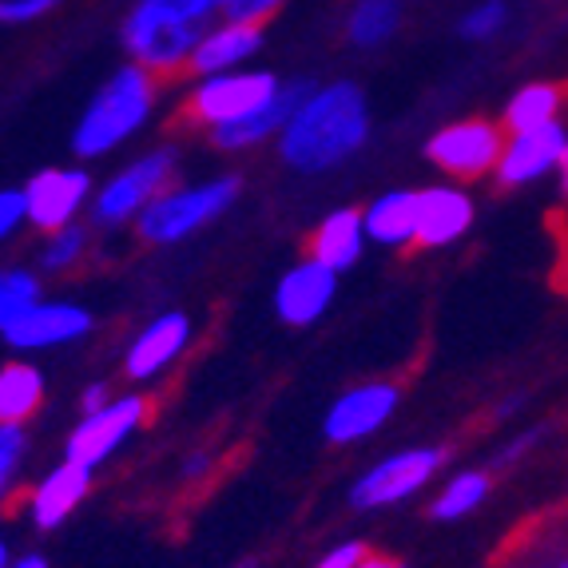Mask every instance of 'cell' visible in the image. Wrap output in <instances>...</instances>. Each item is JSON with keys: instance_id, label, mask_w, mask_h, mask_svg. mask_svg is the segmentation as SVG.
<instances>
[{"instance_id": "obj_6", "label": "cell", "mask_w": 568, "mask_h": 568, "mask_svg": "<svg viewBox=\"0 0 568 568\" xmlns=\"http://www.w3.org/2000/svg\"><path fill=\"white\" fill-rule=\"evenodd\" d=\"M505 152V135L497 123L489 120H462L449 123L434 140L426 143L429 163L454 175V180H481L489 171H497Z\"/></svg>"}, {"instance_id": "obj_30", "label": "cell", "mask_w": 568, "mask_h": 568, "mask_svg": "<svg viewBox=\"0 0 568 568\" xmlns=\"http://www.w3.org/2000/svg\"><path fill=\"white\" fill-rule=\"evenodd\" d=\"M20 457H24V429H20V426H0V497H4L12 474H17Z\"/></svg>"}, {"instance_id": "obj_2", "label": "cell", "mask_w": 568, "mask_h": 568, "mask_svg": "<svg viewBox=\"0 0 568 568\" xmlns=\"http://www.w3.org/2000/svg\"><path fill=\"white\" fill-rule=\"evenodd\" d=\"M155 88H160V77L148 72L143 64L120 68V72L95 92L88 112L80 115L77 135H72V148H77L80 160H100V155H108L112 148H120V143L152 115Z\"/></svg>"}, {"instance_id": "obj_24", "label": "cell", "mask_w": 568, "mask_h": 568, "mask_svg": "<svg viewBox=\"0 0 568 568\" xmlns=\"http://www.w3.org/2000/svg\"><path fill=\"white\" fill-rule=\"evenodd\" d=\"M398 24H402V0H358L346 32H351V44L378 48L398 32Z\"/></svg>"}, {"instance_id": "obj_4", "label": "cell", "mask_w": 568, "mask_h": 568, "mask_svg": "<svg viewBox=\"0 0 568 568\" xmlns=\"http://www.w3.org/2000/svg\"><path fill=\"white\" fill-rule=\"evenodd\" d=\"M278 88L283 84L271 72H219L187 95L180 120L187 128H223V123H235L266 108L278 95Z\"/></svg>"}, {"instance_id": "obj_9", "label": "cell", "mask_w": 568, "mask_h": 568, "mask_svg": "<svg viewBox=\"0 0 568 568\" xmlns=\"http://www.w3.org/2000/svg\"><path fill=\"white\" fill-rule=\"evenodd\" d=\"M143 417H148V398H140V394H128V398L108 402L95 414H84V422L68 434V462L95 469V465L115 454L123 437L140 429Z\"/></svg>"}, {"instance_id": "obj_34", "label": "cell", "mask_w": 568, "mask_h": 568, "mask_svg": "<svg viewBox=\"0 0 568 568\" xmlns=\"http://www.w3.org/2000/svg\"><path fill=\"white\" fill-rule=\"evenodd\" d=\"M108 398H104V386H92L84 394V414H95V409H104Z\"/></svg>"}, {"instance_id": "obj_22", "label": "cell", "mask_w": 568, "mask_h": 568, "mask_svg": "<svg viewBox=\"0 0 568 568\" xmlns=\"http://www.w3.org/2000/svg\"><path fill=\"white\" fill-rule=\"evenodd\" d=\"M44 402V378L37 366L9 362L0 366V426H20Z\"/></svg>"}, {"instance_id": "obj_8", "label": "cell", "mask_w": 568, "mask_h": 568, "mask_svg": "<svg viewBox=\"0 0 568 568\" xmlns=\"http://www.w3.org/2000/svg\"><path fill=\"white\" fill-rule=\"evenodd\" d=\"M442 462H446V449H402L358 477V485L351 489V505L354 509H382V505L406 501L409 493H417L442 469Z\"/></svg>"}, {"instance_id": "obj_7", "label": "cell", "mask_w": 568, "mask_h": 568, "mask_svg": "<svg viewBox=\"0 0 568 568\" xmlns=\"http://www.w3.org/2000/svg\"><path fill=\"white\" fill-rule=\"evenodd\" d=\"M175 183V152H152L135 160L128 171H120L100 195H95V223H123V219H140L143 207H152L163 191Z\"/></svg>"}, {"instance_id": "obj_14", "label": "cell", "mask_w": 568, "mask_h": 568, "mask_svg": "<svg viewBox=\"0 0 568 568\" xmlns=\"http://www.w3.org/2000/svg\"><path fill=\"white\" fill-rule=\"evenodd\" d=\"M334 286H338V271H331L318 258H306L294 271H286L278 278L275 291V311L283 323L291 326H311L314 318H323L326 306L334 298Z\"/></svg>"}, {"instance_id": "obj_16", "label": "cell", "mask_w": 568, "mask_h": 568, "mask_svg": "<svg viewBox=\"0 0 568 568\" xmlns=\"http://www.w3.org/2000/svg\"><path fill=\"white\" fill-rule=\"evenodd\" d=\"M311 92H314L311 80L283 84L278 88V95L266 108H258V112L243 115V120H235V123H223V128H211V140H215L219 148H231V152H235V148H251V143H263L266 135L283 132L286 120L298 112V104H303Z\"/></svg>"}, {"instance_id": "obj_23", "label": "cell", "mask_w": 568, "mask_h": 568, "mask_svg": "<svg viewBox=\"0 0 568 568\" xmlns=\"http://www.w3.org/2000/svg\"><path fill=\"white\" fill-rule=\"evenodd\" d=\"M565 84H529L513 95L509 108H505V128L513 135L532 132V128H545V123H557V112L565 108Z\"/></svg>"}, {"instance_id": "obj_18", "label": "cell", "mask_w": 568, "mask_h": 568, "mask_svg": "<svg viewBox=\"0 0 568 568\" xmlns=\"http://www.w3.org/2000/svg\"><path fill=\"white\" fill-rule=\"evenodd\" d=\"M263 48V24H243V20H227L223 29H207V37L195 44L187 68L203 72V77H219L223 68H235L251 60Z\"/></svg>"}, {"instance_id": "obj_40", "label": "cell", "mask_w": 568, "mask_h": 568, "mask_svg": "<svg viewBox=\"0 0 568 568\" xmlns=\"http://www.w3.org/2000/svg\"><path fill=\"white\" fill-rule=\"evenodd\" d=\"M243 568H255V565H243Z\"/></svg>"}, {"instance_id": "obj_1", "label": "cell", "mask_w": 568, "mask_h": 568, "mask_svg": "<svg viewBox=\"0 0 568 568\" xmlns=\"http://www.w3.org/2000/svg\"><path fill=\"white\" fill-rule=\"evenodd\" d=\"M369 135V108L362 88H314L286 120L278 152L294 171H331L351 160Z\"/></svg>"}, {"instance_id": "obj_39", "label": "cell", "mask_w": 568, "mask_h": 568, "mask_svg": "<svg viewBox=\"0 0 568 568\" xmlns=\"http://www.w3.org/2000/svg\"><path fill=\"white\" fill-rule=\"evenodd\" d=\"M557 568H568V557H565V560H560V565H557Z\"/></svg>"}, {"instance_id": "obj_26", "label": "cell", "mask_w": 568, "mask_h": 568, "mask_svg": "<svg viewBox=\"0 0 568 568\" xmlns=\"http://www.w3.org/2000/svg\"><path fill=\"white\" fill-rule=\"evenodd\" d=\"M37 275L29 271H0V334L24 306L37 303Z\"/></svg>"}, {"instance_id": "obj_32", "label": "cell", "mask_w": 568, "mask_h": 568, "mask_svg": "<svg viewBox=\"0 0 568 568\" xmlns=\"http://www.w3.org/2000/svg\"><path fill=\"white\" fill-rule=\"evenodd\" d=\"M24 219V191H0V239H9Z\"/></svg>"}, {"instance_id": "obj_35", "label": "cell", "mask_w": 568, "mask_h": 568, "mask_svg": "<svg viewBox=\"0 0 568 568\" xmlns=\"http://www.w3.org/2000/svg\"><path fill=\"white\" fill-rule=\"evenodd\" d=\"M354 568H409V565H402V560H394V557H369L366 552Z\"/></svg>"}, {"instance_id": "obj_13", "label": "cell", "mask_w": 568, "mask_h": 568, "mask_svg": "<svg viewBox=\"0 0 568 568\" xmlns=\"http://www.w3.org/2000/svg\"><path fill=\"white\" fill-rule=\"evenodd\" d=\"M565 148H568V132L560 123L517 132L509 140V148L501 152V163H497V183L501 187H525V183L549 175V171H557Z\"/></svg>"}, {"instance_id": "obj_3", "label": "cell", "mask_w": 568, "mask_h": 568, "mask_svg": "<svg viewBox=\"0 0 568 568\" xmlns=\"http://www.w3.org/2000/svg\"><path fill=\"white\" fill-rule=\"evenodd\" d=\"M239 187L243 183L235 175H223V180L200 183V187H171L163 191L152 207H143L135 219V231H140L143 243H180L191 231H200L203 223L219 219L231 203L239 200Z\"/></svg>"}, {"instance_id": "obj_31", "label": "cell", "mask_w": 568, "mask_h": 568, "mask_svg": "<svg viewBox=\"0 0 568 568\" xmlns=\"http://www.w3.org/2000/svg\"><path fill=\"white\" fill-rule=\"evenodd\" d=\"M60 0H0V24H24L57 9Z\"/></svg>"}, {"instance_id": "obj_29", "label": "cell", "mask_w": 568, "mask_h": 568, "mask_svg": "<svg viewBox=\"0 0 568 568\" xmlns=\"http://www.w3.org/2000/svg\"><path fill=\"white\" fill-rule=\"evenodd\" d=\"M505 20H509V4H505V0H485L481 9H474L457 24V32H462L465 40H489L505 29Z\"/></svg>"}, {"instance_id": "obj_10", "label": "cell", "mask_w": 568, "mask_h": 568, "mask_svg": "<svg viewBox=\"0 0 568 568\" xmlns=\"http://www.w3.org/2000/svg\"><path fill=\"white\" fill-rule=\"evenodd\" d=\"M402 389L394 382H366V386L342 394L338 402L326 414V437L334 446H351V442H362V437L378 434L389 422V414L398 409Z\"/></svg>"}, {"instance_id": "obj_19", "label": "cell", "mask_w": 568, "mask_h": 568, "mask_svg": "<svg viewBox=\"0 0 568 568\" xmlns=\"http://www.w3.org/2000/svg\"><path fill=\"white\" fill-rule=\"evenodd\" d=\"M92 489V469L77 462H64L60 469L44 477L32 493V521L40 529H57L60 521H68V513L77 509Z\"/></svg>"}, {"instance_id": "obj_38", "label": "cell", "mask_w": 568, "mask_h": 568, "mask_svg": "<svg viewBox=\"0 0 568 568\" xmlns=\"http://www.w3.org/2000/svg\"><path fill=\"white\" fill-rule=\"evenodd\" d=\"M0 568H9V549H4V540H0Z\"/></svg>"}, {"instance_id": "obj_15", "label": "cell", "mask_w": 568, "mask_h": 568, "mask_svg": "<svg viewBox=\"0 0 568 568\" xmlns=\"http://www.w3.org/2000/svg\"><path fill=\"white\" fill-rule=\"evenodd\" d=\"M474 227V200L457 187H426L417 191V239L414 246H449Z\"/></svg>"}, {"instance_id": "obj_28", "label": "cell", "mask_w": 568, "mask_h": 568, "mask_svg": "<svg viewBox=\"0 0 568 568\" xmlns=\"http://www.w3.org/2000/svg\"><path fill=\"white\" fill-rule=\"evenodd\" d=\"M84 246H88V235H84V227H60V231H52V243L44 246V258L40 263L48 266V271H64V266H72L80 255H84Z\"/></svg>"}, {"instance_id": "obj_17", "label": "cell", "mask_w": 568, "mask_h": 568, "mask_svg": "<svg viewBox=\"0 0 568 568\" xmlns=\"http://www.w3.org/2000/svg\"><path fill=\"white\" fill-rule=\"evenodd\" d=\"M187 338H191L187 314L175 311V314L155 318V323L132 342V351H128V378L148 382V378H155V374H163V369L183 354Z\"/></svg>"}, {"instance_id": "obj_36", "label": "cell", "mask_w": 568, "mask_h": 568, "mask_svg": "<svg viewBox=\"0 0 568 568\" xmlns=\"http://www.w3.org/2000/svg\"><path fill=\"white\" fill-rule=\"evenodd\" d=\"M9 568H48V560L44 557H20V560H12Z\"/></svg>"}, {"instance_id": "obj_37", "label": "cell", "mask_w": 568, "mask_h": 568, "mask_svg": "<svg viewBox=\"0 0 568 568\" xmlns=\"http://www.w3.org/2000/svg\"><path fill=\"white\" fill-rule=\"evenodd\" d=\"M557 175H560V191L568 195V148H565V155H560V163H557Z\"/></svg>"}, {"instance_id": "obj_21", "label": "cell", "mask_w": 568, "mask_h": 568, "mask_svg": "<svg viewBox=\"0 0 568 568\" xmlns=\"http://www.w3.org/2000/svg\"><path fill=\"white\" fill-rule=\"evenodd\" d=\"M366 239L382 246H406L417 239V191H389L362 211Z\"/></svg>"}, {"instance_id": "obj_5", "label": "cell", "mask_w": 568, "mask_h": 568, "mask_svg": "<svg viewBox=\"0 0 568 568\" xmlns=\"http://www.w3.org/2000/svg\"><path fill=\"white\" fill-rule=\"evenodd\" d=\"M207 37V20H148V17H128L123 24V44L155 77H171L187 68L195 44Z\"/></svg>"}, {"instance_id": "obj_20", "label": "cell", "mask_w": 568, "mask_h": 568, "mask_svg": "<svg viewBox=\"0 0 568 568\" xmlns=\"http://www.w3.org/2000/svg\"><path fill=\"white\" fill-rule=\"evenodd\" d=\"M362 243H366V227H362V211L346 207L326 215L314 235L306 239V258H318L331 271H346V266L358 263Z\"/></svg>"}, {"instance_id": "obj_12", "label": "cell", "mask_w": 568, "mask_h": 568, "mask_svg": "<svg viewBox=\"0 0 568 568\" xmlns=\"http://www.w3.org/2000/svg\"><path fill=\"white\" fill-rule=\"evenodd\" d=\"M88 175L84 171H40L24 187V215L32 219V227L40 231H60L72 223L88 200Z\"/></svg>"}, {"instance_id": "obj_33", "label": "cell", "mask_w": 568, "mask_h": 568, "mask_svg": "<svg viewBox=\"0 0 568 568\" xmlns=\"http://www.w3.org/2000/svg\"><path fill=\"white\" fill-rule=\"evenodd\" d=\"M366 557V545H358V540H351V545H338L334 552H326L323 560L314 568H354L358 560Z\"/></svg>"}, {"instance_id": "obj_27", "label": "cell", "mask_w": 568, "mask_h": 568, "mask_svg": "<svg viewBox=\"0 0 568 568\" xmlns=\"http://www.w3.org/2000/svg\"><path fill=\"white\" fill-rule=\"evenodd\" d=\"M231 0H140L135 17L148 20H207L215 9H227Z\"/></svg>"}, {"instance_id": "obj_25", "label": "cell", "mask_w": 568, "mask_h": 568, "mask_svg": "<svg viewBox=\"0 0 568 568\" xmlns=\"http://www.w3.org/2000/svg\"><path fill=\"white\" fill-rule=\"evenodd\" d=\"M485 497H489V474H457L454 481L434 497L429 517H434V521H457L465 513H474Z\"/></svg>"}, {"instance_id": "obj_11", "label": "cell", "mask_w": 568, "mask_h": 568, "mask_svg": "<svg viewBox=\"0 0 568 568\" xmlns=\"http://www.w3.org/2000/svg\"><path fill=\"white\" fill-rule=\"evenodd\" d=\"M92 331V314L72 303H32L4 326V342L17 351H44V346H64Z\"/></svg>"}]
</instances>
